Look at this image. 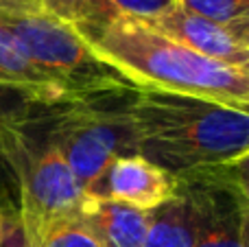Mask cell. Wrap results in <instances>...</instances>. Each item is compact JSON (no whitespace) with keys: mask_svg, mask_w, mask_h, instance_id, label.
Returning a JSON list of instances; mask_svg holds the SVG:
<instances>
[{"mask_svg":"<svg viewBox=\"0 0 249 247\" xmlns=\"http://www.w3.org/2000/svg\"><path fill=\"white\" fill-rule=\"evenodd\" d=\"M133 153L173 175L247 162L249 109L164 92H136L129 105Z\"/></svg>","mask_w":249,"mask_h":247,"instance_id":"cell-1","label":"cell"},{"mask_svg":"<svg viewBox=\"0 0 249 247\" xmlns=\"http://www.w3.org/2000/svg\"><path fill=\"white\" fill-rule=\"evenodd\" d=\"M81 35L136 92L195 96L238 109L249 105V70L206 59L146 22L114 18Z\"/></svg>","mask_w":249,"mask_h":247,"instance_id":"cell-2","label":"cell"},{"mask_svg":"<svg viewBox=\"0 0 249 247\" xmlns=\"http://www.w3.org/2000/svg\"><path fill=\"white\" fill-rule=\"evenodd\" d=\"M136 90L101 92L64 99L51 105L44 138L64 156L79 186L94 195L105 169L116 158L133 153L129 105Z\"/></svg>","mask_w":249,"mask_h":247,"instance_id":"cell-3","label":"cell"},{"mask_svg":"<svg viewBox=\"0 0 249 247\" xmlns=\"http://www.w3.org/2000/svg\"><path fill=\"white\" fill-rule=\"evenodd\" d=\"M0 26L13 35L39 68L61 83L66 99L133 90L92 53L90 44L70 22L46 11L39 2L0 9Z\"/></svg>","mask_w":249,"mask_h":247,"instance_id":"cell-4","label":"cell"},{"mask_svg":"<svg viewBox=\"0 0 249 247\" xmlns=\"http://www.w3.org/2000/svg\"><path fill=\"white\" fill-rule=\"evenodd\" d=\"M7 140V158L20 188L18 217L26 239L35 245L37 236L51 223L77 217L86 201L68 162L46 138L31 140L18 129L2 134Z\"/></svg>","mask_w":249,"mask_h":247,"instance_id":"cell-5","label":"cell"},{"mask_svg":"<svg viewBox=\"0 0 249 247\" xmlns=\"http://www.w3.org/2000/svg\"><path fill=\"white\" fill-rule=\"evenodd\" d=\"M186 199L195 247H247V162L175 175Z\"/></svg>","mask_w":249,"mask_h":247,"instance_id":"cell-6","label":"cell"},{"mask_svg":"<svg viewBox=\"0 0 249 247\" xmlns=\"http://www.w3.org/2000/svg\"><path fill=\"white\" fill-rule=\"evenodd\" d=\"M146 24L206 59L249 70V26L219 24L186 11L179 4Z\"/></svg>","mask_w":249,"mask_h":247,"instance_id":"cell-7","label":"cell"},{"mask_svg":"<svg viewBox=\"0 0 249 247\" xmlns=\"http://www.w3.org/2000/svg\"><path fill=\"white\" fill-rule=\"evenodd\" d=\"M177 195V179L162 166L138 153L121 156L105 169L92 197L121 201L131 208L151 210L164 206Z\"/></svg>","mask_w":249,"mask_h":247,"instance_id":"cell-8","label":"cell"},{"mask_svg":"<svg viewBox=\"0 0 249 247\" xmlns=\"http://www.w3.org/2000/svg\"><path fill=\"white\" fill-rule=\"evenodd\" d=\"M0 90L16 92L29 103L44 107L57 105L66 99L61 83L39 68L2 26H0Z\"/></svg>","mask_w":249,"mask_h":247,"instance_id":"cell-9","label":"cell"},{"mask_svg":"<svg viewBox=\"0 0 249 247\" xmlns=\"http://www.w3.org/2000/svg\"><path fill=\"white\" fill-rule=\"evenodd\" d=\"M99 247H144L149 212L103 197H86L77 214Z\"/></svg>","mask_w":249,"mask_h":247,"instance_id":"cell-10","label":"cell"},{"mask_svg":"<svg viewBox=\"0 0 249 247\" xmlns=\"http://www.w3.org/2000/svg\"><path fill=\"white\" fill-rule=\"evenodd\" d=\"M144 247H195L190 210L179 193L171 201L149 212Z\"/></svg>","mask_w":249,"mask_h":247,"instance_id":"cell-11","label":"cell"},{"mask_svg":"<svg viewBox=\"0 0 249 247\" xmlns=\"http://www.w3.org/2000/svg\"><path fill=\"white\" fill-rule=\"evenodd\" d=\"M46 11L70 22L79 33H90L118 18L105 0H35Z\"/></svg>","mask_w":249,"mask_h":247,"instance_id":"cell-12","label":"cell"},{"mask_svg":"<svg viewBox=\"0 0 249 247\" xmlns=\"http://www.w3.org/2000/svg\"><path fill=\"white\" fill-rule=\"evenodd\" d=\"M181 9L228 26H249V0H177Z\"/></svg>","mask_w":249,"mask_h":247,"instance_id":"cell-13","label":"cell"},{"mask_svg":"<svg viewBox=\"0 0 249 247\" xmlns=\"http://www.w3.org/2000/svg\"><path fill=\"white\" fill-rule=\"evenodd\" d=\"M35 247H99L79 217L55 221L37 236Z\"/></svg>","mask_w":249,"mask_h":247,"instance_id":"cell-14","label":"cell"},{"mask_svg":"<svg viewBox=\"0 0 249 247\" xmlns=\"http://www.w3.org/2000/svg\"><path fill=\"white\" fill-rule=\"evenodd\" d=\"M118 18H131L140 22H153L168 13L177 0H105Z\"/></svg>","mask_w":249,"mask_h":247,"instance_id":"cell-15","label":"cell"},{"mask_svg":"<svg viewBox=\"0 0 249 247\" xmlns=\"http://www.w3.org/2000/svg\"><path fill=\"white\" fill-rule=\"evenodd\" d=\"M0 247H35L26 239L18 210L4 212L2 210V230H0Z\"/></svg>","mask_w":249,"mask_h":247,"instance_id":"cell-16","label":"cell"},{"mask_svg":"<svg viewBox=\"0 0 249 247\" xmlns=\"http://www.w3.org/2000/svg\"><path fill=\"white\" fill-rule=\"evenodd\" d=\"M35 0H0V9H16L22 7V4H31Z\"/></svg>","mask_w":249,"mask_h":247,"instance_id":"cell-17","label":"cell"},{"mask_svg":"<svg viewBox=\"0 0 249 247\" xmlns=\"http://www.w3.org/2000/svg\"><path fill=\"white\" fill-rule=\"evenodd\" d=\"M0 230H2V208H0Z\"/></svg>","mask_w":249,"mask_h":247,"instance_id":"cell-18","label":"cell"}]
</instances>
